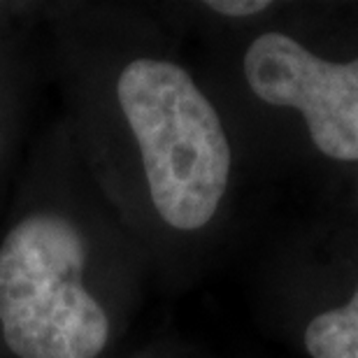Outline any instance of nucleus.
<instances>
[{"label": "nucleus", "mask_w": 358, "mask_h": 358, "mask_svg": "<svg viewBox=\"0 0 358 358\" xmlns=\"http://www.w3.org/2000/svg\"><path fill=\"white\" fill-rule=\"evenodd\" d=\"M117 100L161 219L177 231L207 226L231 175V147L212 103L184 68L159 59L128 63L117 80Z\"/></svg>", "instance_id": "f257e3e1"}, {"label": "nucleus", "mask_w": 358, "mask_h": 358, "mask_svg": "<svg viewBox=\"0 0 358 358\" xmlns=\"http://www.w3.org/2000/svg\"><path fill=\"white\" fill-rule=\"evenodd\" d=\"M87 247L59 212L19 219L0 242V333L17 358H98L110 319L84 284Z\"/></svg>", "instance_id": "f03ea898"}, {"label": "nucleus", "mask_w": 358, "mask_h": 358, "mask_svg": "<svg viewBox=\"0 0 358 358\" xmlns=\"http://www.w3.org/2000/svg\"><path fill=\"white\" fill-rule=\"evenodd\" d=\"M245 77L263 103L303 112L326 156L358 161V59L328 63L289 35L263 33L245 54Z\"/></svg>", "instance_id": "7ed1b4c3"}, {"label": "nucleus", "mask_w": 358, "mask_h": 358, "mask_svg": "<svg viewBox=\"0 0 358 358\" xmlns=\"http://www.w3.org/2000/svg\"><path fill=\"white\" fill-rule=\"evenodd\" d=\"M305 347L312 358H358V289L345 307L312 319Z\"/></svg>", "instance_id": "20e7f679"}, {"label": "nucleus", "mask_w": 358, "mask_h": 358, "mask_svg": "<svg viewBox=\"0 0 358 358\" xmlns=\"http://www.w3.org/2000/svg\"><path fill=\"white\" fill-rule=\"evenodd\" d=\"M270 3L266 0H210L207 7L226 17H249V14L263 12Z\"/></svg>", "instance_id": "39448f33"}]
</instances>
